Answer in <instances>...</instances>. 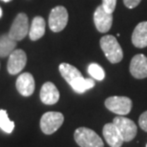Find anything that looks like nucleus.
I'll use <instances>...</instances> for the list:
<instances>
[{"label":"nucleus","mask_w":147,"mask_h":147,"mask_svg":"<svg viewBox=\"0 0 147 147\" xmlns=\"http://www.w3.org/2000/svg\"><path fill=\"white\" fill-rule=\"evenodd\" d=\"M99 44H100V48L103 51L105 57L111 63L116 64L122 60L123 51L119 41L117 40V37L111 34L104 36L100 38Z\"/></svg>","instance_id":"1"},{"label":"nucleus","mask_w":147,"mask_h":147,"mask_svg":"<svg viewBox=\"0 0 147 147\" xmlns=\"http://www.w3.org/2000/svg\"><path fill=\"white\" fill-rule=\"evenodd\" d=\"M74 138L80 147H104L100 137L92 129L86 127L78 128L75 131Z\"/></svg>","instance_id":"2"},{"label":"nucleus","mask_w":147,"mask_h":147,"mask_svg":"<svg viewBox=\"0 0 147 147\" xmlns=\"http://www.w3.org/2000/svg\"><path fill=\"white\" fill-rule=\"evenodd\" d=\"M63 121L64 116L59 112H47L40 119L41 131L46 135H52L59 129Z\"/></svg>","instance_id":"3"},{"label":"nucleus","mask_w":147,"mask_h":147,"mask_svg":"<svg viewBox=\"0 0 147 147\" xmlns=\"http://www.w3.org/2000/svg\"><path fill=\"white\" fill-rule=\"evenodd\" d=\"M29 30H30V26H29V18L27 14L20 13L14 18L8 34L11 39L19 41L26 37L29 34Z\"/></svg>","instance_id":"4"},{"label":"nucleus","mask_w":147,"mask_h":147,"mask_svg":"<svg viewBox=\"0 0 147 147\" xmlns=\"http://www.w3.org/2000/svg\"><path fill=\"white\" fill-rule=\"evenodd\" d=\"M113 123L121 135L123 142H131L136 137L138 127L136 123L130 119L123 116H117L114 119Z\"/></svg>","instance_id":"5"},{"label":"nucleus","mask_w":147,"mask_h":147,"mask_svg":"<svg viewBox=\"0 0 147 147\" xmlns=\"http://www.w3.org/2000/svg\"><path fill=\"white\" fill-rule=\"evenodd\" d=\"M68 11L66 8L63 6H57L55 7L50 13L49 16V27L50 29L55 32L58 33L65 29L68 23Z\"/></svg>","instance_id":"6"},{"label":"nucleus","mask_w":147,"mask_h":147,"mask_svg":"<svg viewBox=\"0 0 147 147\" xmlns=\"http://www.w3.org/2000/svg\"><path fill=\"white\" fill-rule=\"evenodd\" d=\"M132 100L127 96H110L105 100V106L109 111L119 115L125 116L132 109Z\"/></svg>","instance_id":"7"},{"label":"nucleus","mask_w":147,"mask_h":147,"mask_svg":"<svg viewBox=\"0 0 147 147\" xmlns=\"http://www.w3.org/2000/svg\"><path fill=\"white\" fill-rule=\"evenodd\" d=\"M27 63V55L23 50L16 49L9 55L7 69L10 75H17L25 68Z\"/></svg>","instance_id":"8"},{"label":"nucleus","mask_w":147,"mask_h":147,"mask_svg":"<svg viewBox=\"0 0 147 147\" xmlns=\"http://www.w3.org/2000/svg\"><path fill=\"white\" fill-rule=\"evenodd\" d=\"M94 22L99 33H107L113 24V13H107L101 5L98 6L94 13Z\"/></svg>","instance_id":"9"},{"label":"nucleus","mask_w":147,"mask_h":147,"mask_svg":"<svg viewBox=\"0 0 147 147\" xmlns=\"http://www.w3.org/2000/svg\"><path fill=\"white\" fill-rule=\"evenodd\" d=\"M16 89L20 95L23 96H30L34 94L36 88V82L32 74L23 73L21 74L16 80Z\"/></svg>","instance_id":"10"},{"label":"nucleus","mask_w":147,"mask_h":147,"mask_svg":"<svg viewBox=\"0 0 147 147\" xmlns=\"http://www.w3.org/2000/svg\"><path fill=\"white\" fill-rule=\"evenodd\" d=\"M130 73L135 78H147V57L144 55H136L130 62Z\"/></svg>","instance_id":"11"},{"label":"nucleus","mask_w":147,"mask_h":147,"mask_svg":"<svg viewBox=\"0 0 147 147\" xmlns=\"http://www.w3.org/2000/svg\"><path fill=\"white\" fill-rule=\"evenodd\" d=\"M102 134L108 145L111 147H121L123 144V140L119 130L113 122L106 123L102 129Z\"/></svg>","instance_id":"12"},{"label":"nucleus","mask_w":147,"mask_h":147,"mask_svg":"<svg viewBox=\"0 0 147 147\" xmlns=\"http://www.w3.org/2000/svg\"><path fill=\"white\" fill-rule=\"evenodd\" d=\"M40 99L46 105H54L59 99V92L52 82H46L40 90Z\"/></svg>","instance_id":"13"},{"label":"nucleus","mask_w":147,"mask_h":147,"mask_svg":"<svg viewBox=\"0 0 147 147\" xmlns=\"http://www.w3.org/2000/svg\"><path fill=\"white\" fill-rule=\"evenodd\" d=\"M132 43L137 48L147 47V21L139 23L132 34Z\"/></svg>","instance_id":"14"},{"label":"nucleus","mask_w":147,"mask_h":147,"mask_svg":"<svg viewBox=\"0 0 147 147\" xmlns=\"http://www.w3.org/2000/svg\"><path fill=\"white\" fill-rule=\"evenodd\" d=\"M45 28H46V22L43 17L36 16L32 21L31 28L29 30V36L31 40L36 41L40 39L41 37L45 34Z\"/></svg>","instance_id":"15"},{"label":"nucleus","mask_w":147,"mask_h":147,"mask_svg":"<svg viewBox=\"0 0 147 147\" xmlns=\"http://www.w3.org/2000/svg\"><path fill=\"white\" fill-rule=\"evenodd\" d=\"M59 72L62 76V78L71 84L74 80H76L78 78L82 76L81 73L76 68L75 66L71 65L68 63H61L59 65Z\"/></svg>","instance_id":"16"},{"label":"nucleus","mask_w":147,"mask_h":147,"mask_svg":"<svg viewBox=\"0 0 147 147\" xmlns=\"http://www.w3.org/2000/svg\"><path fill=\"white\" fill-rule=\"evenodd\" d=\"M16 47V41L11 39L9 34H3L0 37V57H9Z\"/></svg>","instance_id":"17"},{"label":"nucleus","mask_w":147,"mask_h":147,"mask_svg":"<svg viewBox=\"0 0 147 147\" xmlns=\"http://www.w3.org/2000/svg\"><path fill=\"white\" fill-rule=\"evenodd\" d=\"M70 85L75 92L82 94L85 91L95 86V80H94V78H84L83 76H80V78H76V80H74Z\"/></svg>","instance_id":"18"},{"label":"nucleus","mask_w":147,"mask_h":147,"mask_svg":"<svg viewBox=\"0 0 147 147\" xmlns=\"http://www.w3.org/2000/svg\"><path fill=\"white\" fill-rule=\"evenodd\" d=\"M0 128L8 134H11L14 128V122L9 119L6 110H0Z\"/></svg>","instance_id":"19"},{"label":"nucleus","mask_w":147,"mask_h":147,"mask_svg":"<svg viewBox=\"0 0 147 147\" xmlns=\"http://www.w3.org/2000/svg\"><path fill=\"white\" fill-rule=\"evenodd\" d=\"M88 73L89 75L92 76L94 79H96V80H103L105 78V72L104 70L102 69V67L100 65L96 63H92L90 64L89 67H88Z\"/></svg>","instance_id":"20"},{"label":"nucleus","mask_w":147,"mask_h":147,"mask_svg":"<svg viewBox=\"0 0 147 147\" xmlns=\"http://www.w3.org/2000/svg\"><path fill=\"white\" fill-rule=\"evenodd\" d=\"M101 6L107 13H113L117 6V0H102Z\"/></svg>","instance_id":"21"},{"label":"nucleus","mask_w":147,"mask_h":147,"mask_svg":"<svg viewBox=\"0 0 147 147\" xmlns=\"http://www.w3.org/2000/svg\"><path fill=\"white\" fill-rule=\"evenodd\" d=\"M139 125L143 131L147 132V111L143 112L139 119Z\"/></svg>","instance_id":"22"},{"label":"nucleus","mask_w":147,"mask_h":147,"mask_svg":"<svg viewBox=\"0 0 147 147\" xmlns=\"http://www.w3.org/2000/svg\"><path fill=\"white\" fill-rule=\"evenodd\" d=\"M140 2H142V0H123V3H124L125 7H127L128 9L136 8Z\"/></svg>","instance_id":"23"},{"label":"nucleus","mask_w":147,"mask_h":147,"mask_svg":"<svg viewBox=\"0 0 147 147\" xmlns=\"http://www.w3.org/2000/svg\"><path fill=\"white\" fill-rule=\"evenodd\" d=\"M2 17V10H1V8H0V18Z\"/></svg>","instance_id":"24"},{"label":"nucleus","mask_w":147,"mask_h":147,"mask_svg":"<svg viewBox=\"0 0 147 147\" xmlns=\"http://www.w3.org/2000/svg\"><path fill=\"white\" fill-rule=\"evenodd\" d=\"M2 1H4V2H10V1H11V0H2Z\"/></svg>","instance_id":"25"},{"label":"nucleus","mask_w":147,"mask_h":147,"mask_svg":"<svg viewBox=\"0 0 147 147\" xmlns=\"http://www.w3.org/2000/svg\"><path fill=\"white\" fill-rule=\"evenodd\" d=\"M146 147H147V144H146Z\"/></svg>","instance_id":"26"}]
</instances>
